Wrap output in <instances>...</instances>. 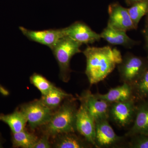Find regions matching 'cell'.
<instances>
[{"label": "cell", "mask_w": 148, "mask_h": 148, "mask_svg": "<svg viewBox=\"0 0 148 148\" xmlns=\"http://www.w3.org/2000/svg\"><path fill=\"white\" fill-rule=\"evenodd\" d=\"M83 53L86 58L85 74L90 84L105 79L123 59L119 50L109 46H88Z\"/></svg>", "instance_id": "1"}, {"label": "cell", "mask_w": 148, "mask_h": 148, "mask_svg": "<svg viewBox=\"0 0 148 148\" xmlns=\"http://www.w3.org/2000/svg\"><path fill=\"white\" fill-rule=\"evenodd\" d=\"M71 98L66 99L54 112L49 121L42 126L44 134L50 137L66 132H75L77 109Z\"/></svg>", "instance_id": "2"}, {"label": "cell", "mask_w": 148, "mask_h": 148, "mask_svg": "<svg viewBox=\"0 0 148 148\" xmlns=\"http://www.w3.org/2000/svg\"><path fill=\"white\" fill-rule=\"evenodd\" d=\"M81 44L65 36L61 38L51 49L59 68V76L62 81L67 82L70 79L71 72L70 62L74 55L82 52Z\"/></svg>", "instance_id": "3"}, {"label": "cell", "mask_w": 148, "mask_h": 148, "mask_svg": "<svg viewBox=\"0 0 148 148\" xmlns=\"http://www.w3.org/2000/svg\"><path fill=\"white\" fill-rule=\"evenodd\" d=\"M19 110L24 114L32 130L46 124L54 112V111L48 108L40 99L23 104Z\"/></svg>", "instance_id": "4"}, {"label": "cell", "mask_w": 148, "mask_h": 148, "mask_svg": "<svg viewBox=\"0 0 148 148\" xmlns=\"http://www.w3.org/2000/svg\"><path fill=\"white\" fill-rule=\"evenodd\" d=\"M79 97L81 103L84 106L95 122L108 119L111 103L98 98L89 90H85Z\"/></svg>", "instance_id": "5"}, {"label": "cell", "mask_w": 148, "mask_h": 148, "mask_svg": "<svg viewBox=\"0 0 148 148\" xmlns=\"http://www.w3.org/2000/svg\"><path fill=\"white\" fill-rule=\"evenodd\" d=\"M118 66L122 81L131 85L137 81L145 71L143 60L131 55H125Z\"/></svg>", "instance_id": "6"}, {"label": "cell", "mask_w": 148, "mask_h": 148, "mask_svg": "<svg viewBox=\"0 0 148 148\" xmlns=\"http://www.w3.org/2000/svg\"><path fill=\"white\" fill-rule=\"evenodd\" d=\"M136 110L132 98L128 101L112 103L109 118L119 126L125 127L134 119Z\"/></svg>", "instance_id": "7"}, {"label": "cell", "mask_w": 148, "mask_h": 148, "mask_svg": "<svg viewBox=\"0 0 148 148\" xmlns=\"http://www.w3.org/2000/svg\"><path fill=\"white\" fill-rule=\"evenodd\" d=\"M76 130L91 145L95 147V122L83 104L77 111Z\"/></svg>", "instance_id": "8"}, {"label": "cell", "mask_w": 148, "mask_h": 148, "mask_svg": "<svg viewBox=\"0 0 148 148\" xmlns=\"http://www.w3.org/2000/svg\"><path fill=\"white\" fill-rule=\"evenodd\" d=\"M19 29L22 34L30 40L47 46L51 49L61 38L65 36L63 29L42 31L29 30L23 27H19Z\"/></svg>", "instance_id": "9"}, {"label": "cell", "mask_w": 148, "mask_h": 148, "mask_svg": "<svg viewBox=\"0 0 148 148\" xmlns=\"http://www.w3.org/2000/svg\"><path fill=\"white\" fill-rule=\"evenodd\" d=\"M108 25L116 30L126 32L135 29L127 8L118 3H113L108 7Z\"/></svg>", "instance_id": "10"}, {"label": "cell", "mask_w": 148, "mask_h": 148, "mask_svg": "<svg viewBox=\"0 0 148 148\" xmlns=\"http://www.w3.org/2000/svg\"><path fill=\"white\" fill-rule=\"evenodd\" d=\"M63 30L65 36L81 44L93 43L101 38L100 34L92 31L86 24L81 21L75 22Z\"/></svg>", "instance_id": "11"}, {"label": "cell", "mask_w": 148, "mask_h": 148, "mask_svg": "<svg viewBox=\"0 0 148 148\" xmlns=\"http://www.w3.org/2000/svg\"><path fill=\"white\" fill-rule=\"evenodd\" d=\"M122 140V138L116 134L108 119L95 122L96 147H109L114 145Z\"/></svg>", "instance_id": "12"}, {"label": "cell", "mask_w": 148, "mask_h": 148, "mask_svg": "<svg viewBox=\"0 0 148 148\" xmlns=\"http://www.w3.org/2000/svg\"><path fill=\"white\" fill-rule=\"evenodd\" d=\"M53 145L56 148H88L91 145L85 139L77 136L75 132H66L53 137Z\"/></svg>", "instance_id": "13"}, {"label": "cell", "mask_w": 148, "mask_h": 148, "mask_svg": "<svg viewBox=\"0 0 148 148\" xmlns=\"http://www.w3.org/2000/svg\"><path fill=\"white\" fill-rule=\"evenodd\" d=\"M132 86L127 83H123L121 86L111 88L105 94H95L98 98L112 104L132 99Z\"/></svg>", "instance_id": "14"}, {"label": "cell", "mask_w": 148, "mask_h": 148, "mask_svg": "<svg viewBox=\"0 0 148 148\" xmlns=\"http://www.w3.org/2000/svg\"><path fill=\"white\" fill-rule=\"evenodd\" d=\"M135 117L134 124L127 135H148V103H142L136 108Z\"/></svg>", "instance_id": "15"}, {"label": "cell", "mask_w": 148, "mask_h": 148, "mask_svg": "<svg viewBox=\"0 0 148 148\" xmlns=\"http://www.w3.org/2000/svg\"><path fill=\"white\" fill-rule=\"evenodd\" d=\"M126 32L114 29L108 25L100 35L101 38L111 45L129 47L134 42L126 34Z\"/></svg>", "instance_id": "16"}, {"label": "cell", "mask_w": 148, "mask_h": 148, "mask_svg": "<svg viewBox=\"0 0 148 148\" xmlns=\"http://www.w3.org/2000/svg\"><path fill=\"white\" fill-rule=\"evenodd\" d=\"M72 95L55 86L40 99L43 104L52 110H57L63 101L71 98Z\"/></svg>", "instance_id": "17"}, {"label": "cell", "mask_w": 148, "mask_h": 148, "mask_svg": "<svg viewBox=\"0 0 148 148\" xmlns=\"http://www.w3.org/2000/svg\"><path fill=\"white\" fill-rule=\"evenodd\" d=\"M0 121L7 124L12 133L20 132L25 130L27 120L20 110L16 109L8 114H0Z\"/></svg>", "instance_id": "18"}, {"label": "cell", "mask_w": 148, "mask_h": 148, "mask_svg": "<svg viewBox=\"0 0 148 148\" xmlns=\"http://www.w3.org/2000/svg\"><path fill=\"white\" fill-rule=\"evenodd\" d=\"M38 139L36 135L29 133L25 130L12 133V146L14 148H34Z\"/></svg>", "instance_id": "19"}, {"label": "cell", "mask_w": 148, "mask_h": 148, "mask_svg": "<svg viewBox=\"0 0 148 148\" xmlns=\"http://www.w3.org/2000/svg\"><path fill=\"white\" fill-rule=\"evenodd\" d=\"M130 16L135 28L138 26L140 19L148 12V0L135 3L132 6L127 8Z\"/></svg>", "instance_id": "20"}, {"label": "cell", "mask_w": 148, "mask_h": 148, "mask_svg": "<svg viewBox=\"0 0 148 148\" xmlns=\"http://www.w3.org/2000/svg\"><path fill=\"white\" fill-rule=\"evenodd\" d=\"M30 81L31 84L41 92L42 95H45L55 87L43 76L37 73H34L30 77Z\"/></svg>", "instance_id": "21"}, {"label": "cell", "mask_w": 148, "mask_h": 148, "mask_svg": "<svg viewBox=\"0 0 148 148\" xmlns=\"http://www.w3.org/2000/svg\"><path fill=\"white\" fill-rule=\"evenodd\" d=\"M132 89L141 98H148V68L145 69L139 78L133 84Z\"/></svg>", "instance_id": "22"}, {"label": "cell", "mask_w": 148, "mask_h": 148, "mask_svg": "<svg viewBox=\"0 0 148 148\" xmlns=\"http://www.w3.org/2000/svg\"><path fill=\"white\" fill-rule=\"evenodd\" d=\"M129 145L133 148H148V135L138 134L132 136Z\"/></svg>", "instance_id": "23"}, {"label": "cell", "mask_w": 148, "mask_h": 148, "mask_svg": "<svg viewBox=\"0 0 148 148\" xmlns=\"http://www.w3.org/2000/svg\"><path fill=\"white\" fill-rule=\"evenodd\" d=\"M49 137L46 134H44L40 138H38V140L34 146V148H50L52 147L49 141Z\"/></svg>", "instance_id": "24"}, {"label": "cell", "mask_w": 148, "mask_h": 148, "mask_svg": "<svg viewBox=\"0 0 148 148\" xmlns=\"http://www.w3.org/2000/svg\"><path fill=\"white\" fill-rule=\"evenodd\" d=\"M145 1V0H126L127 3L129 4H133L135 3L141 1Z\"/></svg>", "instance_id": "25"}, {"label": "cell", "mask_w": 148, "mask_h": 148, "mask_svg": "<svg viewBox=\"0 0 148 148\" xmlns=\"http://www.w3.org/2000/svg\"><path fill=\"white\" fill-rule=\"evenodd\" d=\"M145 35L146 40H147V45L148 46V28L146 30Z\"/></svg>", "instance_id": "26"}]
</instances>
